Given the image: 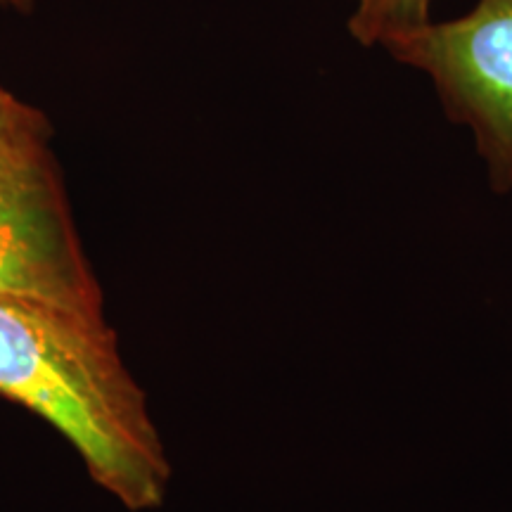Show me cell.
Here are the masks:
<instances>
[{
    "instance_id": "cell-2",
    "label": "cell",
    "mask_w": 512,
    "mask_h": 512,
    "mask_svg": "<svg viewBox=\"0 0 512 512\" xmlns=\"http://www.w3.org/2000/svg\"><path fill=\"white\" fill-rule=\"evenodd\" d=\"M384 50L432 81L446 117L475 136L491 188L512 190V0H475L465 15L432 19Z\"/></svg>"
},
{
    "instance_id": "cell-6",
    "label": "cell",
    "mask_w": 512,
    "mask_h": 512,
    "mask_svg": "<svg viewBox=\"0 0 512 512\" xmlns=\"http://www.w3.org/2000/svg\"><path fill=\"white\" fill-rule=\"evenodd\" d=\"M36 0H0V8L15 10V12H31Z\"/></svg>"
},
{
    "instance_id": "cell-4",
    "label": "cell",
    "mask_w": 512,
    "mask_h": 512,
    "mask_svg": "<svg viewBox=\"0 0 512 512\" xmlns=\"http://www.w3.org/2000/svg\"><path fill=\"white\" fill-rule=\"evenodd\" d=\"M55 164L43 114L0 83V178Z\"/></svg>"
},
{
    "instance_id": "cell-3",
    "label": "cell",
    "mask_w": 512,
    "mask_h": 512,
    "mask_svg": "<svg viewBox=\"0 0 512 512\" xmlns=\"http://www.w3.org/2000/svg\"><path fill=\"white\" fill-rule=\"evenodd\" d=\"M0 297L105 318L55 164L0 178Z\"/></svg>"
},
{
    "instance_id": "cell-1",
    "label": "cell",
    "mask_w": 512,
    "mask_h": 512,
    "mask_svg": "<svg viewBox=\"0 0 512 512\" xmlns=\"http://www.w3.org/2000/svg\"><path fill=\"white\" fill-rule=\"evenodd\" d=\"M0 396L55 427L126 510L164 503L169 456L105 318L0 297Z\"/></svg>"
},
{
    "instance_id": "cell-5",
    "label": "cell",
    "mask_w": 512,
    "mask_h": 512,
    "mask_svg": "<svg viewBox=\"0 0 512 512\" xmlns=\"http://www.w3.org/2000/svg\"><path fill=\"white\" fill-rule=\"evenodd\" d=\"M437 0H356L347 29L363 48H384L408 31L430 24Z\"/></svg>"
}]
</instances>
